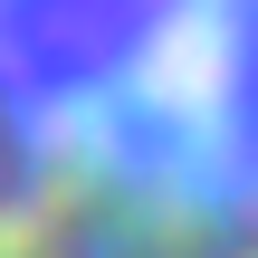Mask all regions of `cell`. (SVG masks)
Segmentation results:
<instances>
[{
  "instance_id": "6da1fadb",
  "label": "cell",
  "mask_w": 258,
  "mask_h": 258,
  "mask_svg": "<svg viewBox=\"0 0 258 258\" xmlns=\"http://www.w3.org/2000/svg\"><path fill=\"white\" fill-rule=\"evenodd\" d=\"M0 258H258V0H0Z\"/></svg>"
}]
</instances>
